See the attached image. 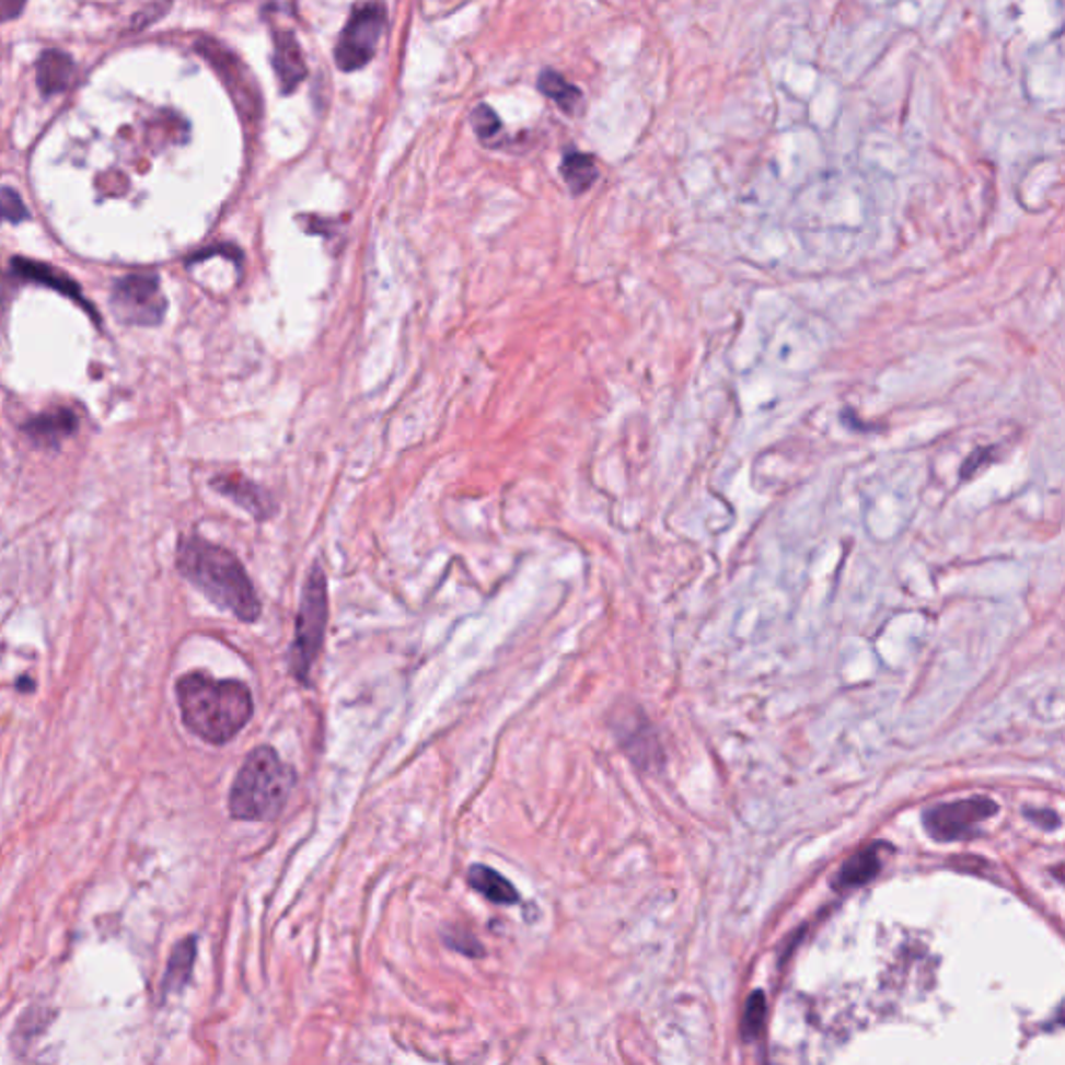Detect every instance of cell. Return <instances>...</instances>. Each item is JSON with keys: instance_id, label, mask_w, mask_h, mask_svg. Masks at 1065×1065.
Segmentation results:
<instances>
[{"instance_id": "obj_1", "label": "cell", "mask_w": 1065, "mask_h": 1065, "mask_svg": "<svg viewBox=\"0 0 1065 1065\" xmlns=\"http://www.w3.org/2000/svg\"><path fill=\"white\" fill-rule=\"evenodd\" d=\"M175 563L182 577L200 589L215 606L228 610L242 623L258 621L263 607L256 589L244 565L228 547L200 535H186L177 544Z\"/></svg>"}, {"instance_id": "obj_2", "label": "cell", "mask_w": 1065, "mask_h": 1065, "mask_svg": "<svg viewBox=\"0 0 1065 1065\" xmlns=\"http://www.w3.org/2000/svg\"><path fill=\"white\" fill-rule=\"evenodd\" d=\"M175 693L184 725L210 745H225L254 714L251 690L242 681L188 672L177 681Z\"/></svg>"}, {"instance_id": "obj_3", "label": "cell", "mask_w": 1065, "mask_h": 1065, "mask_svg": "<svg viewBox=\"0 0 1065 1065\" xmlns=\"http://www.w3.org/2000/svg\"><path fill=\"white\" fill-rule=\"evenodd\" d=\"M296 773L269 745L252 750L235 774L230 814L246 822H269L281 814L292 794Z\"/></svg>"}, {"instance_id": "obj_4", "label": "cell", "mask_w": 1065, "mask_h": 1065, "mask_svg": "<svg viewBox=\"0 0 1065 1065\" xmlns=\"http://www.w3.org/2000/svg\"><path fill=\"white\" fill-rule=\"evenodd\" d=\"M327 616H329L327 577L323 566L314 563L302 587L292 648H290V670L302 685L311 683L314 660L319 658L325 641Z\"/></svg>"}, {"instance_id": "obj_5", "label": "cell", "mask_w": 1065, "mask_h": 1065, "mask_svg": "<svg viewBox=\"0 0 1065 1065\" xmlns=\"http://www.w3.org/2000/svg\"><path fill=\"white\" fill-rule=\"evenodd\" d=\"M167 298L161 290V279L154 273H129L115 281L111 292L113 314L126 325H161L167 314Z\"/></svg>"}, {"instance_id": "obj_6", "label": "cell", "mask_w": 1065, "mask_h": 1065, "mask_svg": "<svg viewBox=\"0 0 1065 1065\" xmlns=\"http://www.w3.org/2000/svg\"><path fill=\"white\" fill-rule=\"evenodd\" d=\"M385 27V7L381 2H360L356 4L350 20L342 30L339 43L335 46V63L350 73L362 69L375 55L377 44Z\"/></svg>"}, {"instance_id": "obj_7", "label": "cell", "mask_w": 1065, "mask_h": 1065, "mask_svg": "<svg viewBox=\"0 0 1065 1065\" xmlns=\"http://www.w3.org/2000/svg\"><path fill=\"white\" fill-rule=\"evenodd\" d=\"M999 806L988 797H970L939 803L924 812V826L937 841H958L979 833L984 820L997 814Z\"/></svg>"}, {"instance_id": "obj_8", "label": "cell", "mask_w": 1065, "mask_h": 1065, "mask_svg": "<svg viewBox=\"0 0 1065 1065\" xmlns=\"http://www.w3.org/2000/svg\"><path fill=\"white\" fill-rule=\"evenodd\" d=\"M11 275L20 281H27V283H36V286H44V288H50L55 292L61 293L65 298L73 300L76 304H80L84 309L85 313L90 314V319L94 323H101V316L94 311V306L88 302L84 298V292L82 288L78 286L76 279H71L69 275H65L63 271L46 265V263H40V261H30V258H23V256H13L11 258Z\"/></svg>"}, {"instance_id": "obj_9", "label": "cell", "mask_w": 1065, "mask_h": 1065, "mask_svg": "<svg viewBox=\"0 0 1065 1065\" xmlns=\"http://www.w3.org/2000/svg\"><path fill=\"white\" fill-rule=\"evenodd\" d=\"M210 487L246 510L254 521H269L277 510L271 494L242 473H221L210 479Z\"/></svg>"}, {"instance_id": "obj_10", "label": "cell", "mask_w": 1065, "mask_h": 1065, "mask_svg": "<svg viewBox=\"0 0 1065 1065\" xmlns=\"http://www.w3.org/2000/svg\"><path fill=\"white\" fill-rule=\"evenodd\" d=\"M273 44H275L273 67H275L277 80L281 85V92L290 94L309 73L304 55H302V46L298 43L292 30H281V27H273Z\"/></svg>"}, {"instance_id": "obj_11", "label": "cell", "mask_w": 1065, "mask_h": 1065, "mask_svg": "<svg viewBox=\"0 0 1065 1065\" xmlns=\"http://www.w3.org/2000/svg\"><path fill=\"white\" fill-rule=\"evenodd\" d=\"M80 427V417L71 408L46 410L23 422L22 431L38 448H59Z\"/></svg>"}, {"instance_id": "obj_12", "label": "cell", "mask_w": 1065, "mask_h": 1065, "mask_svg": "<svg viewBox=\"0 0 1065 1065\" xmlns=\"http://www.w3.org/2000/svg\"><path fill=\"white\" fill-rule=\"evenodd\" d=\"M73 76H76V63L61 50H46L38 57L36 84L44 96H53L67 90Z\"/></svg>"}, {"instance_id": "obj_13", "label": "cell", "mask_w": 1065, "mask_h": 1065, "mask_svg": "<svg viewBox=\"0 0 1065 1065\" xmlns=\"http://www.w3.org/2000/svg\"><path fill=\"white\" fill-rule=\"evenodd\" d=\"M880 868H882V861H880L878 845L864 847L843 864V868L838 870L835 878V889H838V891L859 889V887L868 884L870 880H875Z\"/></svg>"}, {"instance_id": "obj_14", "label": "cell", "mask_w": 1065, "mask_h": 1065, "mask_svg": "<svg viewBox=\"0 0 1065 1065\" xmlns=\"http://www.w3.org/2000/svg\"><path fill=\"white\" fill-rule=\"evenodd\" d=\"M194 961H196V937L180 940L171 951L167 972H165V979L161 984L163 999L182 993L188 986L192 970H194Z\"/></svg>"}, {"instance_id": "obj_15", "label": "cell", "mask_w": 1065, "mask_h": 1065, "mask_svg": "<svg viewBox=\"0 0 1065 1065\" xmlns=\"http://www.w3.org/2000/svg\"><path fill=\"white\" fill-rule=\"evenodd\" d=\"M468 884L483 895L485 899H489L491 903H498V905H514L519 903V891L514 889V884L510 880L501 877L500 872L483 866V864H477V866H471L468 870Z\"/></svg>"}, {"instance_id": "obj_16", "label": "cell", "mask_w": 1065, "mask_h": 1065, "mask_svg": "<svg viewBox=\"0 0 1065 1065\" xmlns=\"http://www.w3.org/2000/svg\"><path fill=\"white\" fill-rule=\"evenodd\" d=\"M560 171H563V177H565L568 188L575 196L586 194L587 189L591 188L600 177V169L595 165V159L591 154L579 152V150L566 152Z\"/></svg>"}, {"instance_id": "obj_17", "label": "cell", "mask_w": 1065, "mask_h": 1065, "mask_svg": "<svg viewBox=\"0 0 1065 1065\" xmlns=\"http://www.w3.org/2000/svg\"><path fill=\"white\" fill-rule=\"evenodd\" d=\"M540 90L544 92L547 99H552L556 105L560 106L565 113H575L581 101H583V94L577 85L566 82L565 78L552 69H545L544 73L540 76Z\"/></svg>"}, {"instance_id": "obj_18", "label": "cell", "mask_w": 1065, "mask_h": 1065, "mask_svg": "<svg viewBox=\"0 0 1065 1065\" xmlns=\"http://www.w3.org/2000/svg\"><path fill=\"white\" fill-rule=\"evenodd\" d=\"M766 1022V997L762 991H753L745 1003L741 1032L745 1039H755Z\"/></svg>"}, {"instance_id": "obj_19", "label": "cell", "mask_w": 1065, "mask_h": 1065, "mask_svg": "<svg viewBox=\"0 0 1065 1065\" xmlns=\"http://www.w3.org/2000/svg\"><path fill=\"white\" fill-rule=\"evenodd\" d=\"M0 219L9 223H22L30 219L22 196L13 188H0Z\"/></svg>"}, {"instance_id": "obj_20", "label": "cell", "mask_w": 1065, "mask_h": 1065, "mask_svg": "<svg viewBox=\"0 0 1065 1065\" xmlns=\"http://www.w3.org/2000/svg\"><path fill=\"white\" fill-rule=\"evenodd\" d=\"M473 127L483 142H489L500 134L501 121L491 106L479 105L473 111Z\"/></svg>"}, {"instance_id": "obj_21", "label": "cell", "mask_w": 1065, "mask_h": 1065, "mask_svg": "<svg viewBox=\"0 0 1065 1065\" xmlns=\"http://www.w3.org/2000/svg\"><path fill=\"white\" fill-rule=\"evenodd\" d=\"M445 942L456 949L460 953L468 956V958H481L483 956V945L475 937H471L466 930H456V933H450L445 937Z\"/></svg>"}, {"instance_id": "obj_22", "label": "cell", "mask_w": 1065, "mask_h": 1065, "mask_svg": "<svg viewBox=\"0 0 1065 1065\" xmlns=\"http://www.w3.org/2000/svg\"><path fill=\"white\" fill-rule=\"evenodd\" d=\"M27 0H0V22H11L22 15Z\"/></svg>"}, {"instance_id": "obj_23", "label": "cell", "mask_w": 1065, "mask_h": 1065, "mask_svg": "<svg viewBox=\"0 0 1065 1065\" xmlns=\"http://www.w3.org/2000/svg\"><path fill=\"white\" fill-rule=\"evenodd\" d=\"M1026 814H1028V818H1030L1032 822H1037L1039 826H1043V829H1046V831H1051V829H1057V826H1060V818L1053 814V812H1046V810H1032V812H1030V810H1026Z\"/></svg>"}]
</instances>
